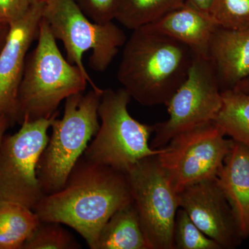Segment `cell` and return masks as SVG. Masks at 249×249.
<instances>
[{
    "label": "cell",
    "instance_id": "cell-1",
    "mask_svg": "<svg viewBox=\"0 0 249 249\" xmlns=\"http://www.w3.org/2000/svg\"><path fill=\"white\" fill-rule=\"evenodd\" d=\"M132 201L125 173L82 156L63 188L44 196L33 211L42 222L72 228L95 249L103 226L118 210Z\"/></svg>",
    "mask_w": 249,
    "mask_h": 249
},
{
    "label": "cell",
    "instance_id": "cell-2",
    "mask_svg": "<svg viewBox=\"0 0 249 249\" xmlns=\"http://www.w3.org/2000/svg\"><path fill=\"white\" fill-rule=\"evenodd\" d=\"M124 46L117 72L123 88L142 106H166L188 76L191 49L146 27L134 30Z\"/></svg>",
    "mask_w": 249,
    "mask_h": 249
},
{
    "label": "cell",
    "instance_id": "cell-3",
    "mask_svg": "<svg viewBox=\"0 0 249 249\" xmlns=\"http://www.w3.org/2000/svg\"><path fill=\"white\" fill-rule=\"evenodd\" d=\"M37 43L28 53L18 94L16 123L49 119L64 100L83 92L88 80L62 55L47 23L41 20Z\"/></svg>",
    "mask_w": 249,
    "mask_h": 249
},
{
    "label": "cell",
    "instance_id": "cell-4",
    "mask_svg": "<svg viewBox=\"0 0 249 249\" xmlns=\"http://www.w3.org/2000/svg\"><path fill=\"white\" fill-rule=\"evenodd\" d=\"M103 89H91L65 100L61 119L52 123V135L37 165V177L44 195L63 188L69 175L100 127L98 107Z\"/></svg>",
    "mask_w": 249,
    "mask_h": 249
},
{
    "label": "cell",
    "instance_id": "cell-5",
    "mask_svg": "<svg viewBox=\"0 0 249 249\" xmlns=\"http://www.w3.org/2000/svg\"><path fill=\"white\" fill-rule=\"evenodd\" d=\"M131 99L124 88L103 89L98 110L101 124L83 154L86 160L126 174L142 159L163 151L150 146L154 125L142 124L129 114Z\"/></svg>",
    "mask_w": 249,
    "mask_h": 249
},
{
    "label": "cell",
    "instance_id": "cell-6",
    "mask_svg": "<svg viewBox=\"0 0 249 249\" xmlns=\"http://www.w3.org/2000/svg\"><path fill=\"white\" fill-rule=\"evenodd\" d=\"M42 18L55 40L63 44L67 60L81 70L93 89H99L85 69L83 55L91 51L90 67L106 71L127 41L124 31L112 22H93L73 0H47Z\"/></svg>",
    "mask_w": 249,
    "mask_h": 249
},
{
    "label": "cell",
    "instance_id": "cell-7",
    "mask_svg": "<svg viewBox=\"0 0 249 249\" xmlns=\"http://www.w3.org/2000/svg\"><path fill=\"white\" fill-rule=\"evenodd\" d=\"M58 114L49 119H24L18 132L4 136L0 145V201L33 210L45 196L37 179V165Z\"/></svg>",
    "mask_w": 249,
    "mask_h": 249
},
{
    "label": "cell",
    "instance_id": "cell-8",
    "mask_svg": "<svg viewBox=\"0 0 249 249\" xmlns=\"http://www.w3.org/2000/svg\"><path fill=\"white\" fill-rule=\"evenodd\" d=\"M214 122L174 137L157 155L177 193L186 187L217 178L233 145Z\"/></svg>",
    "mask_w": 249,
    "mask_h": 249
},
{
    "label": "cell",
    "instance_id": "cell-9",
    "mask_svg": "<svg viewBox=\"0 0 249 249\" xmlns=\"http://www.w3.org/2000/svg\"><path fill=\"white\" fill-rule=\"evenodd\" d=\"M222 104V90L213 67L208 58L194 54L188 76L166 104L169 117L154 124L150 146L162 148L178 134L213 122Z\"/></svg>",
    "mask_w": 249,
    "mask_h": 249
},
{
    "label": "cell",
    "instance_id": "cell-10",
    "mask_svg": "<svg viewBox=\"0 0 249 249\" xmlns=\"http://www.w3.org/2000/svg\"><path fill=\"white\" fill-rule=\"evenodd\" d=\"M126 175L151 249H175L174 224L179 201L157 155L142 159Z\"/></svg>",
    "mask_w": 249,
    "mask_h": 249
},
{
    "label": "cell",
    "instance_id": "cell-11",
    "mask_svg": "<svg viewBox=\"0 0 249 249\" xmlns=\"http://www.w3.org/2000/svg\"><path fill=\"white\" fill-rule=\"evenodd\" d=\"M45 4H32L27 14L10 24L0 51V116L16 123L18 94L31 45L38 37Z\"/></svg>",
    "mask_w": 249,
    "mask_h": 249
},
{
    "label": "cell",
    "instance_id": "cell-12",
    "mask_svg": "<svg viewBox=\"0 0 249 249\" xmlns=\"http://www.w3.org/2000/svg\"><path fill=\"white\" fill-rule=\"evenodd\" d=\"M178 196L179 207L222 249L232 247L237 243V237H242L217 178L186 187Z\"/></svg>",
    "mask_w": 249,
    "mask_h": 249
},
{
    "label": "cell",
    "instance_id": "cell-13",
    "mask_svg": "<svg viewBox=\"0 0 249 249\" xmlns=\"http://www.w3.org/2000/svg\"><path fill=\"white\" fill-rule=\"evenodd\" d=\"M208 59L222 91L232 89L249 77V28L218 27L210 42Z\"/></svg>",
    "mask_w": 249,
    "mask_h": 249
},
{
    "label": "cell",
    "instance_id": "cell-14",
    "mask_svg": "<svg viewBox=\"0 0 249 249\" xmlns=\"http://www.w3.org/2000/svg\"><path fill=\"white\" fill-rule=\"evenodd\" d=\"M145 27L178 41L194 54L208 58L210 42L218 26L209 13L186 1L182 6Z\"/></svg>",
    "mask_w": 249,
    "mask_h": 249
},
{
    "label": "cell",
    "instance_id": "cell-15",
    "mask_svg": "<svg viewBox=\"0 0 249 249\" xmlns=\"http://www.w3.org/2000/svg\"><path fill=\"white\" fill-rule=\"evenodd\" d=\"M242 237L249 236V147L234 142L217 178Z\"/></svg>",
    "mask_w": 249,
    "mask_h": 249
},
{
    "label": "cell",
    "instance_id": "cell-16",
    "mask_svg": "<svg viewBox=\"0 0 249 249\" xmlns=\"http://www.w3.org/2000/svg\"><path fill=\"white\" fill-rule=\"evenodd\" d=\"M95 249H151L133 201L118 210L103 226Z\"/></svg>",
    "mask_w": 249,
    "mask_h": 249
},
{
    "label": "cell",
    "instance_id": "cell-17",
    "mask_svg": "<svg viewBox=\"0 0 249 249\" xmlns=\"http://www.w3.org/2000/svg\"><path fill=\"white\" fill-rule=\"evenodd\" d=\"M40 222L27 206L0 201V249H22Z\"/></svg>",
    "mask_w": 249,
    "mask_h": 249
},
{
    "label": "cell",
    "instance_id": "cell-18",
    "mask_svg": "<svg viewBox=\"0 0 249 249\" xmlns=\"http://www.w3.org/2000/svg\"><path fill=\"white\" fill-rule=\"evenodd\" d=\"M222 104L213 122L234 142L249 147V93L222 91Z\"/></svg>",
    "mask_w": 249,
    "mask_h": 249
},
{
    "label": "cell",
    "instance_id": "cell-19",
    "mask_svg": "<svg viewBox=\"0 0 249 249\" xmlns=\"http://www.w3.org/2000/svg\"><path fill=\"white\" fill-rule=\"evenodd\" d=\"M186 0H119L115 19L130 30L158 20Z\"/></svg>",
    "mask_w": 249,
    "mask_h": 249
},
{
    "label": "cell",
    "instance_id": "cell-20",
    "mask_svg": "<svg viewBox=\"0 0 249 249\" xmlns=\"http://www.w3.org/2000/svg\"><path fill=\"white\" fill-rule=\"evenodd\" d=\"M81 245L60 223L42 222L22 249H79Z\"/></svg>",
    "mask_w": 249,
    "mask_h": 249
},
{
    "label": "cell",
    "instance_id": "cell-21",
    "mask_svg": "<svg viewBox=\"0 0 249 249\" xmlns=\"http://www.w3.org/2000/svg\"><path fill=\"white\" fill-rule=\"evenodd\" d=\"M175 249H220L217 242L201 231L184 210L178 209L173 229Z\"/></svg>",
    "mask_w": 249,
    "mask_h": 249
},
{
    "label": "cell",
    "instance_id": "cell-22",
    "mask_svg": "<svg viewBox=\"0 0 249 249\" xmlns=\"http://www.w3.org/2000/svg\"><path fill=\"white\" fill-rule=\"evenodd\" d=\"M209 14L219 27L232 30L249 28V0H212Z\"/></svg>",
    "mask_w": 249,
    "mask_h": 249
},
{
    "label": "cell",
    "instance_id": "cell-23",
    "mask_svg": "<svg viewBox=\"0 0 249 249\" xmlns=\"http://www.w3.org/2000/svg\"><path fill=\"white\" fill-rule=\"evenodd\" d=\"M93 22L104 24L115 19L119 0H73Z\"/></svg>",
    "mask_w": 249,
    "mask_h": 249
},
{
    "label": "cell",
    "instance_id": "cell-24",
    "mask_svg": "<svg viewBox=\"0 0 249 249\" xmlns=\"http://www.w3.org/2000/svg\"><path fill=\"white\" fill-rule=\"evenodd\" d=\"M31 4L30 0H0V22L10 25L27 14Z\"/></svg>",
    "mask_w": 249,
    "mask_h": 249
},
{
    "label": "cell",
    "instance_id": "cell-25",
    "mask_svg": "<svg viewBox=\"0 0 249 249\" xmlns=\"http://www.w3.org/2000/svg\"><path fill=\"white\" fill-rule=\"evenodd\" d=\"M186 1L193 5L195 7L206 13H209L210 6L212 2V0H186Z\"/></svg>",
    "mask_w": 249,
    "mask_h": 249
},
{
    "label": "cell",
    "instance_id": "cell-26",
    "mask_svg": "<svg viewBox=\"0 0 249 249\" xmlns=\"http://www.w3.org/2000/svg\"><path fill=\"white\" fill-rule=\"evenodd\" d=\"M9 24L0 22V51L2 48L9 31Z\"/></svg>",
    "mask_w": 249,
    "mask_h": 249
},
{
    "label": "cell",
    "instance_id": "cell-27",
    "mask_svg": "<svg viewBox=\"0 0 249 249\" xmlns=\"http://www.w3.org/2000/svg\"><path fill=\"white\" fill-rule=\"evenodd\" d=\"M11 125L9 119L6 116H0V145L4 137L5 132L6 129Z\"/></svg>",
    "mask_w": 249,
    "mask_h": 249
},
{
    "label": "cell",
    "instance_id": "cell-28",
    "mask_svg": "<svg viewBox=\"0 0 249 249\" xmlns=\"http://www.w3.org/2000/svg\"><path fill=\"white\" fill-rule=\"evenodd\" d=\"M234 89L243 91V92L249 93V77L247 79L241 82L240 84L237 85Z\"/></svg>",
    "mask_w": 249,
    "mask_h": 249
},
{
    "label": "cell",
    "instance_id": "cell-29",
    "mask_svg": "<svg viewBox=\"0 0 249 249\" xmlns=\"http://www.w3.org/2000/svg\"><path fill=\"white\" fill-rule=\"evenodd\" d=\"M47 0H30L31 4H45Z\"/></svg>",
    "mask_w": 249,
    "mask_h": 249
}]
</instances>
